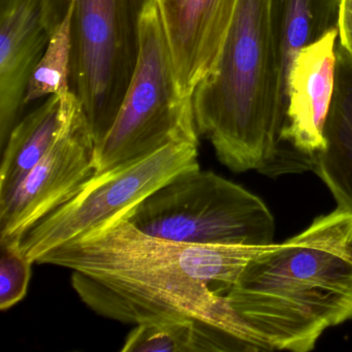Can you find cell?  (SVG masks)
I'll return each instance as SVG.
<instances>
[{
  "label": "cell",
  "mask_w": 352,
  "mask_h": 352,
  "mask_svg": "<svg viewBox=\"0 0 352 352\" xmlns=\"http://www.w3.org/2000/svg\"><path fill=\"white\" fill-rule=\"evenodd\" d=\"M263 248L166 240L121 217L51 249L36 263L72 270L82 302L106 318L133 324L195 319L240 340L251 352L272 351L226 298Z\"/></svg>",
  "instance_id": "obj_1"
},
{
  "label": "cell",
  "mask_w": 352,
  "mask_h": 352,
  "mask_svg": "<svg viewBox=\"0 0 352 352\" xmlns=\"http://www.w3.org/2000/svg\"><path fill=\"white\" fill-rule=\"evenodd\" d=\"M199 135L234 173L314 170V156L282 139L287 107L272 28L271 0H239L217 63L192 94Z\"/></svg>",
  "instance_id": "obj_2"
},
{
  "label": "cell",
  "mask_w": 352,
  "mask_h": 352,
  "mask_svg": "<svg viewBox=\"0 0 352 352\" xmlns=\"http://www.w3.org/2000/svg\"><path fill=\"white\" fill-rule=\"evenodd\" d=\"M226 298L272 350H312L325 329L352 319V212L337 207L263 247Z\"/></svg>",
  "instance_id": "obj_3"
},
{
  "label": "cell",
  "mask_w": 352,
  "mask_h": 352,
  "mask_svg": "<svg viewBox=\"0 0 352 352\" xmlns=\"http://www.w3.org/2000/svg\"><path fill=\"white\" fill-rule=\"evenodd\" d=\"M176 144L199 146L192 98L180 94L157 3L148 0L135 74L114 124L96 147V174Z\"/></svg>",
  "instance_id": "obj_4"
},
{
  "label": "cell",
  "mask_w": 352,
  "mask_h": 352,
  "mask_svg": "<svg viewBox=\"0 0 352 352\" xmlns=\"http://www.w3.org/2000/svg\"><path fill=\"white\" fill-rule=\"evenodd\" d=\"M125 218L151 236L204 246L265 247L275 234L258 197L199 168L162 185Z\"/></svg>",
  "instance_id": "obj_5"
},
{
  "label": "cell",
  "mask_w": 352,
  "mask_h": 352,
  "mask_svg": "<svg viewBox=\"0 0 352 352\" xmlns=\"http://www.w3.org/2000/svg\"><path fill=\"white\" fill-rule=\"evenodd\" d=\"M148 0H75L71 90L96 145L114 124L135 74L140 21Z\"/></svg>",
  "instance_id": "obj_6"
},
{
  "label": "cell",
  "mask_w": 352,
  "mask_h": 352,
  "mask_svg": "<svg viewBox=\"0 0 352 352\" xmlns=\"http://www.w3.org/2000/svg\"><path fill=\"white\" fill-rule=\"evenodd\" d=\"M197 156V145L176 144L94 175L24 234L22 249L34 263L51 249L125 217L175 177L199 168Z\"/></svg>",
  "instance_id": "obj_7"
},
{
  "label": "cell",
  "mask_w": 352,
  "mask_h": 352,
  "mask_svg": "<svg viewBox=\"0 0 352 352\" xmlns=\"http://www.w3.org/2000/svg\"><path fill=\"white\" fill-rule=\"evenodd\" d=\"M96 141L83 111L0 204V241L22 240L43 218L69 201L96 175Z\"/></svg>",
  "instance_id": "obj_8"
},
{
  "label": "cell",
  "mask_w": 352,
  "mask_h": 352,
  "mask_svg": "<svg viewBox=\"0 0 352 352\" xmlns=\"http://www.w3.org/2000/svg\"><path fill=\"white\" fill-rule=\"evenodd\" d=\"M180 94L192 98L212 71L228 36L239 0H156Z\"/></svg>",
  "instance_id": "obj_9"
},
{
  "label": "cell",
  "mask_w": 352,
  "mask_h": 352,
  "mask_svg": "<svg viewBox=\"0 0 352 352\" xmlns=\"http://www.w3.org/2000/svg\"><path fill=\"white\" fill-rule=\"evenodd\" d=\"M339 30L300 49L288 73L287 113L282 139L315 156L325 145L324 129L333 102Z\"/></svg>",
  "instance_id": "obj_10"
},
{
  "label": "cell",
  "mask_w": 352,
  "mask_h": 352,
  "mask_svg": "<svg viewBox=\"0 0 352 352\" xmlns=\"http://www.w3.org/2000/svg\"><path fill=\"white\" fill-rule=\"evenodd\" d=\"M50 38L41 0H24L19 7L0 15L1 149L17 123L28 84Z\"/></svg>",
  "instance_id": "obj_11"
},
{
  "label": "cell",
  "mask_w": 352,
  "mask_h": 352,
  "mask_svg": "<svg viewBox=\"0 0 352 352\" xmlns=\"http://www.w3.org/2000/svg\"><path fill=\"white\" fill-rule=\"evenodd\" d=\"M82 111L77 96L69 90L49 96L36 110L16 123L3 148L0 204L13 195Z\"/></svg>",
  "instance_id": "obj_12"
},
{
  "label": "cell",
  "mask_w": 352,
  "mask_h": 352,
  "mask_svg": "<svg viewBox=\"0 0 352 352\" xmlns=\"http://www.w3.org/2000/svg\"><path fill=\"white\" fill-rule=\"evenodd\" d=\"M324 140V147L315 155L313 172L331 191L338 208L352 212V58L339 42Z\"/></svg>",
  "instance_id": "obj_13"
},
{
  "label": "cell",
  "mask_w": 352,
  "mask_h": 352,
  "mask_svg": "<svg viewBox=\"0 0 352 352\" xmlns=\"http://www.w3.org/2000/svg\"><path fill=\"white\" fill-rule=\"evenodd\" d=\"M341 0H271L272 28L287 107L288 73L296 53L338 28Z\"/></svg>",
  "instance_id": "obj_14"
},
{
  "label": "cell",
  "mask_w": 352,
  "mask_h": 352,
  "mask_svg": "<svg viewBox=\"0 0 352 352\" xmlns=\"http://www.w3.org/2000/svg\"><path fill=\"white\" fill-rule=\"evenodd\" d=\"M122 352H251L248 346L221 329L190 318L135 324Z\"/></svg>",
  "instance_id": "obj_15"
},
{
  "label": "cell",
  "mask_w": 352,
  "mask_h": 352,
  "mask_svg": "<svg viewBox=\"0 0 352 352\" xmlns=\"http://www.w3.org/2000/svg\"><path fill=\"white\" fill-rule=\"evenodd\" d=\"M75 0L53 32L48 46L28 84L23 106L71 90L72 17Z\"/></svg>",
  "instance_id": "obj_16"
},
{
  "label": "cell",
  "mask_w": 352,
  "mask_h": 352,
  "mask_svg": "<svg viewBox=\"0 0 352 352\" xmlns=\"http://www.w3.org/2000/svg\"><path fill=\"white\" fill-rule=\"evenodd\" d=\"M0 309L6 311L26 296L34 263L22 249L21 240L0 241Z\"/></svg>",
  "instance_id": "obj_17"
},
{
  "label": "cell",
  "mask_w": 352,
  "mask_h": 352,
  "mask_svg": "<svg viewBox=\"0 0 352 352\" xmlns=\"http://www.w3.org/2000/svg\"><path fill=\"white\" fill-rule=\"evenodd\" d=\"M338 30L339 43L352 58V0H341Z\"/></svg>",
  "instance_id": "obj_18"
},
{
  "label": "cell",
  "mask_w": 352,
  "mask_h": 352,
  "mask_svg": "<svg viewBox=\"0 0 352 352\" xmlns=\"http://www.w3.org/2000/svg\"><path fill=\"white\" fill-rule=\"evenodd\" d=\"M24 0H0V15L9 13L12 10L19 7Z\"/></svg>",
  "instance_id": "obj_19"
}]
</instances>
